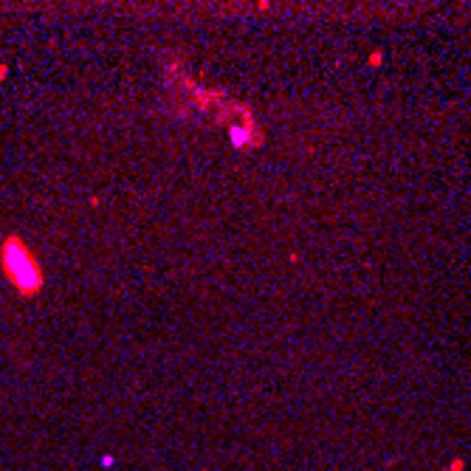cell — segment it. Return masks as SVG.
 I'll return each instance as SVG.
<instances>
[{
    "label": "cell",
    "mask_w": 471,
    "mask_h": 471,
    "mask_svg": "<svg viewBox=\"0 0 471 471\" xmlns=\"http://www.w3.org/2000/svg\"><path fill=\"white\" fill-rule=\"evenodd\" d=\"M226 135H229V144H232L237 153H245V150H257L263 147V130L257 127L254 116H245V119H234L232 124H226Z\"/></svg>",
    "instance_id": "7a4b0ae2"
},
{
    "label": "cell",
    "mask_w": 471,
    "mask_h": 471,
    "mask_svg": "<svg viewBox=\"0 0 471 471\" xmlns=\"http://www.w3.org/2000/svg\"><path fill=\"white\" fill-rule=\"evenodd\" d=\"M0 271L9 280V285L25 299H34L43 294L45 271L20 234H6L0 243Z\"/></svg>",
    "instance_id": "6da1fadb"
},
{
    "label": "cell",
    "mask_w": 471,
    "mask_h": 471,
    "mask_svg": "<svg viewBox=\"0 0 471 471\" xmlns=\"http://www.w3.org/2000/svg\"><path fill=\"white\" fill-rule=\"evenodd\" d=\"M378 62H381V54H378V51H375V54L370 57V65H378Z\"/></svg>",
    "instance_id": "3957f363"
},
{
    "label": "cell",
    "mask_w": 471,
    "mask_h": 471,
    "mask_svg": "<svg viewBox=\"0 0 471 471\" xmlns=\"http://www.w3.org/2000/svg\"><path fill=\"white\" fill-rule=\"evenodd\" d=\"M6 74H9V68H6V65H0V79H6Z\"/></svg>",
    "instance_id": "277c9868"
}]
</instances>
